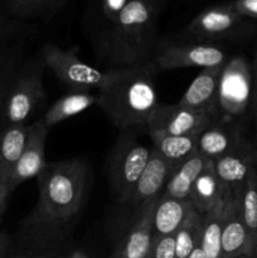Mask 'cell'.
<instances>
[{
	"label": "cell",
	"mask_w": 257,
	"mask_h": 258,
	"mask_svg": "<svg viewBox=\"0 0 257 258\" xmlns=\"http://www.w3.org/2000/svg\"><path fill=\"white\" fill-rule=\"evenodd\" d=\"M49 128L44 125L42 118L30 123L28 127V140L19 161L13 170L9 179L10 190L32 178H37L45 166V140Z\"/></svg>",
	"instance_id": "cell-10"
},
{
	"label": "cell",
	"mask_w": 257,
	"mask_h": 258,
	"mask_svg": "<svg viewBox=\"0 0 257 258\" xmlns=\"http://www.w3.org/2000/svg\"><path fill=\"white\" fill-rule=\"evenodd\" d=\"M223 67L224 64L202 70L181 96L179 105L191 110L209 111L219 116L218 86Z\"/></svg>",
	"instance_id": "cell-15"
},
{
	"label": "cell",
	"mask_w": 257,
	"mask_h": 258,
	"mask_svg": "<svg viewBox=\"0 0 257 258\" xmlns=\"http://www.w3.org/2000/svg\"><path fill=\"white\" fill-rule=\"evenodd\" d=\"M252 72V90H251V102L249 110L254 120H257V58L254 59L253 66L251 67Z\"/></svg>",
	"instance_id": "cell-32"
},
{
	"label": "cell",
	"mask_w": 257,
	"mask_h": 258,
	"mask_svg": "<svg viewBox=\"0 0 257 258\" xmlns=\"http://www.w3.org/2000/svg\"><path fill=\"white\" fill-rule=\"evenodd\" d=\"M246 258H247V257H246Z\"/></svg>",
	"instance_id": "cell-42"
},
{
	"label": "cell",
	"mask_w": 257,
	"mask_h": 258,
	"mask_svg": "<svg viewBox=\"0 0 257 258\" xmlns=\"http://www.w3.org/2000/svg\"><path fill=\"white\" fill-rule=\"evenodd\" d=\"M88 174L87 164L81 159L45 164L37 176V207L25 222L47 228L68 229V223L82 207Z\"/></svg>",
	"instance_id": "cell-2"
},
{
	"label": "cell",
	"mask_w": 257,
	"mask_h": 258,
	"mask_svg": "<svg viewBox=\"0 0 257 258\" xmlns=\"http://www.w3.org/2000/svg\"><path fill=\"white\" fill-rule=\"evenodd\" d=\"M244 145L236 130L226 127L219 121L204 128L197 136V153L208 160H216Z\"/></svg>",
	"instance_id": "cell-18"
},
{
	"label": "cell",
	"mask_w": 257,
	"mask_h": 258,
	"mask_svg": "<svg viewBox=\"0 0 257 258\" xmlns=\"http://www.w3.org/2000/svg\"><path fill=\"white\" fill-rule=\"evenodd\" d=\"M10 193H12V190L9 189L8 184L0 183V218H2L3 213H4L5 206H7V202Z\"/></svg>",
	"instance_id": "cell-34"
},
{
	"label": "cell",
	"mask_w": 257,
	"mask_h": 258,
	"mask_svg": "<svg viewBox=\"0 0 257 258\" xmlns=\"http://www.w3.org/2000/svg\"><path fill=\"white\" fill-rule=\"evenodd\" d=\"M226 53L213 44H166L158 48L153 63L158 70L171 71L179 68L218 67L226 64Z\"/></svg>",
	"instance_id": "cell-8"
},
{
	"label": "cell",
	"mask_w": 257,
	"mask_h": 258,
	"mask_svg": "<svg viewBox=\"0 0 257 258\" xmlns=\"http://www.w3.org/2000/svg\"><path fill=\"white\" fill-rule=\"evenodd\" d=\"M23 57H24V43L20 39L0 43V120H2L10 82L15 71L23 62Z\"/></svg>",
	"instance_id": "cell-25"
},
{
	"label": "cell",
	"mask_w": 257,
	"mask_h": 258,
	"mask_svg": "<svg viewBox=\"0 0 257 258\" xmlns=\"http://www.w3.org/2000/svg\"><path fill=\"white\" fill-rule=\"evenodd\" d=\"M242 17L234 13L228 5L211 7L199 13L188 27V32L197 38L217 39L227 37L238 29Z\"/></svg>",
	"instance_id": "cell-16"
},
{
	"label": "cell",
	"mask_w": 257,
	"mask_h": 258,
	"mask_svg": "<svg viewBox=\"0 0 257 258\" xmlns=\"http://www.w3.org/2000/svg\"><path fill=\"white\" fill-rule=\"evenodd\" d=\"M186 258H206V256H204V253H203V251H202V248H201V244H199V246L197 247V248L194 249V251L191 252V253L189 254V256Z\"/></svg>",
	"instance_id": "cell-36"
},
{
	"label": "cell",
	"mask_w": 257,
	"mask_h": 258,
	"mask_svg": "<svg viewBox=\"0 0 257 258\" xmlns=\"http://www.w3.org/2000/svg\"><path fill=\"white\" fill-rule=\"evenodd\" d=\"M156 201L135 209L136 217L134 223L118 241L111 258L150 257L153 243V212Z\"/></svg>",
	"instance_id": "cell-12"
},
{
	"label": "cell",
	"mask_w": 257,
	"mask_h": 258,
	"mask_svg": "<svg viewBox=\"0 0 257 258\" xmlns=\"http://www.w3.org/2000/svg\"><path fill=\"white\" fill-rule=\"evenodd\" d=\"M145 2H148L151 7H154L156 10H158V7H159V4L161 3V0H145Z\"/></svg>",
	"instance_id": "cell-37"
},
{
	"label": "cell",
	"mask_w": 257,
	"mask_h": 258,
	"mask_svg": "<svg viewBox=\"0 0 257 258\" xmlns=\"http://www.w3.org/2000/svg\"><path fill=\"white\" fill-rule=\"evenodd\" d=\"M153 148L138 143L133 136L117 139L108 159L111 188L121 203H130L134 188L151 156Z\"/></svg>",
	"instance_id": "cell-5"
},
{
	"label": "cell",
	"mask_w": 257,
	"mask_h": 258,
	"mask_svg": "<svg viewBox=\"0 0 257 258\" xmlns=\"http://www.w3.org/2000/svg\"><path fill=\"white\" fill-rule=\"evenodd\" d=\"M219 116L209 111H197L175 105H159L149 121L148 130L161 131L175 136H197L217 122Z\"/></svg>",
	"instance_id": "cell-9"
},
{
	"label": "cell",
	"mask_w": 257,
	"mask_h": 258,
	"mask_svg": "<svg viewBox=\"0 0 257 258\" xmlns=\"http://www.w3.org/2000/svg\"><path fill=\"white\" fill-rule=\"evenodd\" d=\"M45 70L47 67L42 53L23 59L15 71L8 90L0 128L25 123L38 106L45 100V90L43 86Z\"/></svg>",
	"instance_id": "cell-4"
},
{
	"label": "cell",
	"mask_w": 257,
	"mask_h": 258,
	"mask_svg": "<svg viewBox=\"0 0 257 258\" xmlns=\"http://www.w3.org/2000/svg\"><path fill=\"white\" fill-rule=\"evenodd\" d=\"M0 25H2V15H0Z\"/></svg>",
	"instance_id": "cell-40"
},
{
	"label": "cell",
	"mask_w": 257,
	"mask_h": 258,
	"mask_svg": "<svg viewBox=\"0 0 257 258\" xmlns=\"http://www.w3.org/2000/svg\"><path fill=\"white\" fill-rule=\"evenodd\" d=\"M156 9L145 0H130L98 37L101 54L112 67L149 62L155 40Z\"/></svg>",
	"instance_id": "cell-3"
},
{
	"label": "cell",
	"mask_w": 257,
	"mask_h": 258,
	"mask_svg": "<svg viewBox=\"0 0 257 258\" xmlns=\"http://www.w3.org/2000/svg\"><path fill=\"white\" fill-rule=\"evenodd\" d=\"M203 222L204 214L193 209L185 222L174 234L175 237V258H186L201 244Z\"/></svg>",
	"instance_id": "cell-27"
},
{
	"label": "cell",
	"mask_w": 257,
	"mask_h": 258,
	"mask_svg": "<svg viewBox=\"0 0 257 258\" xmlns=\"http://www.w3.org/2000/svg\"><path fill=\"white\" fill-rule=\"evenodd\" d=\"M252 90L251 66L242 57L227 60L218 86V112L226 120L238 117L249 108Z\"/></svg>",
	"instance_id": "cell-7"
},
{
	"label": "cell",
	"mask_w": 257,
	"mask_h": 258,
	"mask_svg": "<svg viewBox=\"0 0 257 258\" xmlns=\"http://www.w3.org/2000/svg\"><path fill=\"white\" fill-rule=\"evenodd\" d=\"M13 241L5 232H0V258H9Z\"/></svg>",
	"instance_id": "cell-33"
},
{
	"label": "cell",
	"mask_w": 257,
	"mask_h": 258,
	"mask_svg": "<svg viewBox=\"0 0 257 258\" xmlns=\"http://www.w3.org/2000/svg\"><path fill=\"white\" fill-rule=\"evenodd\" d=\"M65 258H90V256L81 248H77V247H68L67 244L65 251Z\"/></svg>",
	"instance_id": "cell-35"
},
{
	"label": "cell",
	"mask_w": 257,
	"mask_h": 258,
	"mask_svg": "<svg viewBox=\"0 0 257 258\" xmlns=\"http://www.w3.org/2000/svg\"><path fill=\"white\" fill-rule=\"evenodd\" d=\"M228 7L239 17L257 19V0H234L229 3Z\"/></svg>",
	"instance_id": "cell-30"
},
{
	"label": "cell",
	"mask_w": 257,
	"mask_h": 258,
	"mask_svg": "<svg viewBox=\"0 0 257 258\" xmlns=\"http://www.w3.org/2000/svg\"><path fill=\"white\" fill-rule=\"evenodd\" d=\"M175 168L176 165L166 160L153 148L150 159L134 188L133 197L128 204L135 209H139L156 201L164 193V189Z\"/></svg>",
	"instance_id": "cell-11"
},
{
	"label": "cell",
	"mask_w": 257,
	"mask_h": 258,
	"mask_svg": "<svg viewBox=\"0 0 257 258\" xmlns=\"http://www.w3.org/2000/svg\"><path fill=\"white\" fill-rule=\"evenodd\" d=\"M45 67L49 70L60 82L67 85L73 91L90 90L98 91L102 87L106 78V71H100L86 63L78 55L76 48L58 47L57 44L47 43L42 49Z\"/></svg>",
	"instance_id": "cell-6"
},
{
	"label": "cell",
	"mask_w": 257,
	"mask_h": 258,
	"mask_svg": "<svg viewBox=\"0 0 257 258\" xmlns=\"http://www.w3.org/2000/svg\"><path fill=\"white\" fill-rule=\"evenodd\" d=\"M256 254H257V237H256Z\"/></svg>",
	"instance_id": "cell-39"
},
{
	"label": "cell",
	"mask_w": 257,
	"mask_h": 258,
	"mask_svg": "<svg viewBox=\"0 0 257 258\" xmlns=\"http://www.w3.org/2000/svg\"><path fill=\"white\" fill-rule=\"evenodd\" d=\"M193 209L189 199H176L161 194L154 207L153 236L175 234Z\"/></svg>",
	"instance_id": "cell-17"
},
{
	"label": "cell",
	"mask_w": 257,
	"mask_h": 258,
	"mask_svg": "<svg viewBox=\"0 0 257 258\" xmlns=\"http://www.w3.org/2000/svg\"><path fill=\"white\" fill-rule=\"evenodd\" d=\"M239 258H246V257H239Z\"/></svg>",
	"instance_id": "cell-41"
},
{
	"label": "cell",
	"mask_w": 257,
	"mask_h": 258,
	"mask_svg": "<svg viewBox=\"0 0 257 258\" xmlns=\"http://www.w3.org/2000/svg\"><path fill=\"white\" fill-rule=\"evenodd\" d=\"M241 208L248 234V258H257V166L251 171L241 193Z\"/></svg>",
	"instance_id": "cell-26"
},
{
	"label": "cell",
	"mask_w": 257,
	"mask_h": 258,
	"mask_svg": "<svg viewBox=\"0 0 257 258\" xmlns=\"http://www.w3.org/2000/svg\"><path fill=\"white\" fill-rule=\"evenodd\" d=\"M149 258H175V237L153 236L150 257Z\"/></svg>",
	"instance_id": "cell-29"
},
{
	"label": "cell",
	"mask_w": 257,
	"mask_h": 258,
	"mask_svg": "<svg viewBox=\"0 0 257 258\" xmlns=\"http://www.w3.org/2000/svg\"><path fill=\"white\" fill-rule=\"evenodd\" d=\"M27 123L0 128V183L8 184L28 140Z\"/></svg>",
	"instance_id": "cell-19"
},
{
	"label": "cell",
	"mask_w": 257,
	"mask_h": 258,
	"mask_svg": "<svg viewBox=\"0 0 257 258\" xmlns=\"http://www.w3.org/2000/svg\"><path fill=\"white\" fill-rule=\"evenodd\" d=\"M67 244H68V243H67ZM67 244H66V246H65V248H63L62 251H60V252H58L57 254H54V256H53V257H50V258H65V251H66V247H67Z\"/></svg>",
	"instance_id": "cell-38"
},
{
	"label": "cell",
	"mask_w": 257,
	"mask_h": 258,
	"mask_svg": "<svg viewBox=\"0 0 257 258\" xmlns=\"http://www.w3.org/2000/svg\"><path fill=\"white\" fill-rule=\"evenodd\" d=\"M209 161L211 160L197 153L179 164L164 189V196L176 199H189L194 181L201 175Z\"/></svg>",
	"instance_id": "cell-21"
},
{
	"label": "cell",
	"mask_w": 257,
	"mask_h": 258,
	"mask_svg": "<svg viewBox=\"0 0 257 258\" xmlns=\"http://www.w3.org/2000/svg\"><path fill=\"white\" fill-rule=\"evenodd\" d=\"M98 96L85 91H73L58 98L43 116L42 121L48 128L72 116L83 112L91 106L97 105Z\"/></svg>",
	"instance_id": "cell-22"
},
{
	"label": "cell",
	"mask_w": 257,
	"mask_h": 258,
	"mask_svg": "<svg viewBox=\"0 0 257 258\" xmlns=\"http://www.w3.org/2000/svg\"><path fill=\"white\" fill-rule=\"evenodd\" d=\"M149 136L153 148L176 166L197 154V138L194 136L169 135L155 130H149Z\"/></svg>",
	"instance_id": "cell-23"
},
{
	"label": "cell",
	"mask_w": 257,
	"mask_h": 258,
	"mask_svg": "<svg viewBox=\"0 0 257 258\" xmlns=\"http://www.w3.org/2000/svg\"><path fill=\"white\" fill-rule=\"evenodd\" d=\"M227 196L212 211L204 214L201 248L206 258H222V228L226 217Z\"/></svg>",
	"instance_id": "cell-24"
},
{
	"label": "cell",
	"mask_w": 257,
	"mask_h": 258,
	"mask_svg": "<svg viewBox=\"0 0 257 258\" xmlns=\"http://www.w3.org/2000/svg\"><path fill=\"white\" fill-rule=\"evenodd\" d=\"M66 0H7L9 12L19 18L45 17L59 9Z\"/></svg>",
	"instance_id": "cell-28"
},
{
	"label": "cell",
	"mask_w": 257,
	"mask_h": 258,
	"mask_svg": "<svg viewBox=\"0 0 257 258\" xmlns=\"http://www.w3.org/2000/svg\"><path fill=\"white\" fill-rule=\"evenodd\" d=\"M248 258V234L243 222L241 194H227L222 228V258Z\"/></svg>",
	"instance_id": "cell-14"
},
{
	"label": "cell",
	"mask_w": 257,
	"mask_h": 258,
	"mask_svg": "<svg viewBox=\"0 0 257 258\" xmlns=\"http://www.w3.org/2000/svg\"><path fill=\"white\" fill-rule=\"evenodd\" d=\"M128 2L130 0H105L103 2V12H105L108 20L111 22Z\"/></svg>",
	"instance_id": "cell-31"
},
{
	"label": "cell",
	"mask_w": 257,
	"mask_h": 258,
	"mask_svg": "<svg viewBox=\"0 0 257 258\" xmlns=\"http://www.w3.org/2000/svg\"><path fill=\"white\" fill-rule=\"evenodd\" d=\"M226 196V191L214 171L213 160H211L194 181L189 194V201L191 202L196 211L202 214H207L219 202L223 201Z\"/></svg>",
	"instance_id": "cell-20"
},
{
	"label": "cell",
	"mask_w": 257,
	"mask_h": 258,
	"mask_svg": "<svg viewBox=\"0 0 257 258\" xmlns=\"http://www.w3.org/2000/svg\"><path fill=\"white\" fill-rule=\"evenodd\" d=\"M257 156L248 145L213 160L214 171L226 194H241L251 171L256 168Z\"/></svg>",
	"instance_id": "cell-13"
},
{
	"label": "cell",
	"mask_w": 257,
	"mask_h": 258,
	"mask_svg": "<svg viewBox=\"0 0 257 258\" xmlns=\"http://www.w3.org/2000/svg\"><path fill=\"white\" fill-rule=\"evenodd\" d=\"M156 70L150 60L106 71L105 82L97 91V105L116 127H148L151 116L160 105L154 85Z\"/></svg>",
	"instance_id": "cell-1"
}]
</instances>
